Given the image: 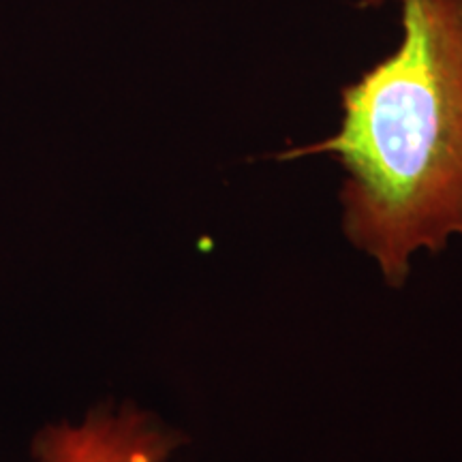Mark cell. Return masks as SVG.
Segmentation results:
<instances>
[{"label":"cell","mask_w":462,"mask_h":462,"mask_svg":"<svg viewBox=\"0 0 462 462\" xmlns=\"http://www.w3.org/2000/svg\"><path fill=\"white\" fill-rule=\"evenodd\" d=\"M340 107L337 135L279 159L343 165L345 236L401 287L415 251L462 238V0H402V43L340 90Z\"/></svg>","instance_id":"obj_1"},{"label":"cell","mask_w":462,"mask_h":462,"mask_svg":"<svg viewBox=\"0 0 462 462\" xmlns=\"http://www.w3.org/2000/svg\"><path fill=\"white\" fill-rule=\"evenodd\" d=\"M187 437L133 404L92 409L82 424L45 426L32 439L34 462H167Z\"/></svg>","instance_id":"obj_2"},{"label":"cell","mask_w":462,"mask_h":462,"mask_svg":"<svg viewBox=\"0 0 462 462\" xmlns=\"http://www.w3.org/2000/svg\"><path fill=\"white\" fill-rule=\"evenodd\" d=\"M366 3H379V0H366Z\"/></svg>","instance_id":"obj_3"}]
</instances>
